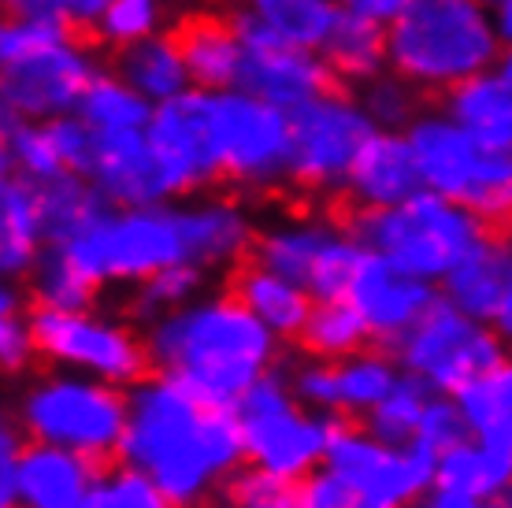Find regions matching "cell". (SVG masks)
Masks as SVG:
<instances>
[{"instance_id":"6da1fadb","label":"cell","mask_w":512,"mask_h":508,"mask_svg":"<svg viewBox=\"0 0 512 508\" xmlns=\"http://www.w3.org/2000/svg\"><path fill=\"white\" fill-rule=\"evenodd\" d=\"M119 460L145 471L179 508H205L245 468V431L231 405L153 371L127 390Z\"/></svg>"},{"instance_id":"7a4b0ae2","label":"cell","mask_w":512,"mask_h":508,"mask_svg":"<svg viewBox=\"0 0 512 508\" xmlns=\"http://www.w3.org/2000/svg\"><path fill=\"white\" fill-rule=\"evenodd\" d=\"M279 334H271L249 308L227 293H201L179 312L145 323V345L156 371H164L212 405H238V397L264 371L279 364Z\"/></svg>"},{"instance_id":"3957f363","label":"cell","mask_w":512,"mask_h":508,"mask_svg":"<svg viewBox=\"0 0 512 508\" xmlns=\"http://www.w3.org/2000/svg\"><path fill=\"white\" fill-rule=\"evenodd\" d=\"M390 71L420 93H449L501 64L505 41L494 30L490 0H416L386 26Z\"/></svg>"},{"instance_id":"277c9868","label":"cell","mask_w":512,"mask_h":508,"mask_svg":"<svg viewBox=\"0 0 512 508\" xmlns=\"http://www.w3.org/2000/svg\"><path fill=\"white\" fill-rule=\"evenodd\" d=\"M12 420L30 442L75 449L90 460L119 457L127 431V386L49 368L15 390Z\"/></svg>"},{"instance_id":"5b68a950","label":"cell","mask_w":512,"mask_h":508,"mask_svg":"<svg viewBox=\"0 0 512 508\" xmlns=\"http://www.w3.org/2000/svg\"><path fill=\"white\" fill-rule=\"evenodd\" d=\"M423 186L472 208L490 230H512V145H494L457 115L420 112L409 123Z\"/></svg>"},{"instance_id":"8992f818","label":"cell","mask_w":512,"mask_h":508,"mask_svg":"<svg viewBox=\"0 0 512 508\" xmlns=\"http://www.w3.org/2000/svg\"><path fill=\"white\" fill-rule=\"evenodd\" d=\"M487 230L472 208L427 186L394 208H360L353 216V234L368 253L386 256L401 271L438 286Z\"/></svg>"},{"instance_id":"52a82bcc","label":"cell","mask_w":512,"mask_h":508,"mask_svg":"<svg viewBox=\"0 0 512 508\" xmlns=\"http://www.w3.org/2000/svg\"><path fill=\"white\" fill-rule=\"evenodd\" d=\"M64 249L97 286H138L164 267L193 264L186 216L175 201L108 208Z\"/></svg>"},{"instance_id":"ba28073f","label":"cell","mask_w":512,"mask_h":508,"mask_svg":"<svg viewBox=\"0 0 512 508\" xmlns=\"http://www.w3.org/2000/svg\"><path fill=\"white\" fill-rule=\"evenodd\" d=\"M290 127H294L290 182L312 197L346 193L349 171L357 164L360 149L383 130L360 97L334 86L294 108Z\"/></svg>"},{"instance_id":"9c48e42d","label":"cell","mask_w":512,"mask_h":508,"mask_svg":"<svg viewBox=\"0 0 512 508\" xmlns=\"http://www.w3.org/2000/svg\"><path fill=\"white\" fill-rule=\"evenodd\" d=\"M34 334H38V353L49 368L82 371L93 379L134 386L149 375V345L145 334H138L130 323L97 312V308H34Z\"/></svg>"},{"instance_id":"30bf717a","label":"cell","mask_w":512,"mask_h":508,"mask_svg":"<svg viewBox=\"0 0 512 508\" xmlns=\"http://www.w3.org/2000/svg\"><path fill=\"white\" fill-rule=\"evenodd\" d=\"M212 130H216L219 171L242 190L264 193L290 182V149L294 127L290 112L256 97L249 89H216L212 93Z\"/></svg>"},{"instance_id":"8fae6325","label":"cell","mask_w":512,"mask_h":508,"mask_svg":"<svg viewBox=\"0 0 512 508\" xmlns=\"http://www.w3.org/2000/svg\"><path fill=\"white\" fill-rule=\"evenodd\" d=\"M390 349L401 371L427 382L435 394H457L475 375L505 360L509 345L494 323L468 316L453 301L438 297L435 308Z\"/></svg>"},{"instance_id":"7c38bea8","label":"cell","mask_w":512,"mask_h":508,"mask_svg":"<svg viewBox=\"0 0 512 508\" xmlns=\"http://www.w3.org/2000/svg\"><path fill=\"white\" fill-rule=\"evenodd\" d=\"M253 256L301 282L316 301L346 297L364 245L353 230L327 216H282L256 230Z\"/></svg>"},{"instance_id":"4fadbf2b","label":"cell","mask_w":512,"mask_h":508,"mask_svg":"<svg viewBox=\"0 0 512 508\" xmlns=\"http://www.w3.org/2000/svg\"><path fill=\"white\" fill-rule=\"evenodd\" d=\"M327 468H334L368 508H409L438 483V457L420 442H383L368 427H334Z\"/></svg>"},{"instance_id":"5bb4252c","label":"cell","mask_w":512,"mask_h":508,"mask_svg":"<svg viewBox=\"0 0 512 508\" xmlns=\"http://www.w3.org/2000/svg\"><path fill=\"white\" fill-rule=\"evenodd\" d=\"M149 149L156 156L164 190L171 201L193 197L212 186L219 171L216 130H212V93L208 89H186L175 101L153 108V119L145 127Z\"/></svg>"},{"instance_id":"9a60e30c","label":"cell","mask_w":512,"mask_h":508,"mask_svg":"<svg viewBox=\"0 0 512 508\" xmlns=\"http://www.w3.org/2000/svg\"><path fill=\"white\" fill-rule=\"evenodd\" d=\"M93 75H97L93 52L75 34H67L64 41L34 56L0 64V115L38 119V123L75 115Z\"/></svg>"},{"instance_id":"2e32d148","label":"cell","mask_w":512,"mask_h":508,"mask_svg":"<svg viewBox=\"0 0 512 508\" xmlns=\"http://www.w3.org/2000/svg\"><path fill=\"white\" fill-rule=\"evenodd\" d=\"M245 431V464L301 483L308 471L327 464L334 423L327 412H312L301 401L253 416H238Z\"/></svg>"},{"instance_id":"e0dca14e","label":"cell","mask_w":512,"mask_h":508,"mask_svg":"<svg viewBox=\"0 0 512 508\" xmlns=\"http://www.w3.org/2000/svg\"><path fill=\"white\" fill-rule=\"evenodd\" d=\"M346 297L364 316L375 342L394 345L435 308V301L442 297V286L420 279V275H409L397 264H390L386 256L364 249Z\"/></svg>"},{"instance_id":"ac0fdd59","label":"cell","mask_w":512,"mask_h":508,"mask_svg":"<svg viewBox=\"0 0 512 508\" xmlns=\"http://www.w3.org/2000/svg\"><path fill=\"white\" fill-rule=\"evenodd\" d=\"M245 49L253 45H294L323 52L327 38L342 19L338 0H223Z\"/></svg>"},{"instance_id":"d6986e66","label":"cell","mask_w":512,"mask_h":508,"mask_svg":"<svg viewBox=\"0 0 512 508\" xmlns=\"http://www.w3.org/2000/svg\"><path fill=\"white\" fill-rule=\"evenodd\" d=\"M82 175L104 193V201L112 204V208H138V204L171 201L145 130L97 134L90 164H86Z\"/></svg>"},{"instance_id":"ffe728a7","label":"cell","mask_w":512,"mask_h":508,"mask_svg":"<svg viewBox=\"0 0 512 508\" xmlns=\"http://www.w3.org/2000/svg\"><path fill=\"white\" fill-rule=\"evenodd\" d=\"M334 86V71L323 52L294 45H253L245 49L242 89L294 112Z\"/></svg>"},{"instance_id":"44dd1931","label":"cell","mask_w":512,"mask_h":508,"mask_svg":"<svg viewBox=\"0 0 512 508\" xmlns=\"http://www.w3.org/2000/svg\"><path fill=\"white\" fill-rule=\"evenodd\" d=\"M423 190L416 149L405 130H379L349 171L346 197L360 208H394Z\"/></svg>"},{"instance_id":"7402d4cb","label":"cell","mask_w":512,"mask_h":508,"mask_svg":"<svg viewBox=\"0 0 512 508\" xmlns=\"http://www.w3.org/2000/svg\"><path fill=\"white\" fill-rule=\"evenodd\" d=\"M97 479V460L49 442H23L15 508H82Z\"/></svg>"},{"instance_id":"603a6c76","label":"cell","mask_w":512,"mask_h":508,"mask_svg":"<svg viewBox=\"0 0 512 508\" xmlns=\"http://www.w3.org/2000/svg\"><path fill=\"white\" fill-rule=\"evenodd\" d=\"M186 234H190V260L205 271L238 267L256 245V223L249 208L234 197H205L193 193V201H182Z\"/></svg>"},{"instance_id":"cb8c5ba5","label":"cell","mask_w":512,"mask_h":508,"mask_svg":"<svg viewBox=\"0 0 512 508\" xmlns=\"http://www.w3.org/2000/svg\"><path fill=\"white\" fill-rule=\"evenodd\" d=\"M512 290V230H487L442 279V297L468 316L494 323Z\"/></svg>"},{"instance_id":"d4e9b609","label":"cell","mask_w":512,"mask_h":508,"mask_svg":"<svg viewBox=\"0 0 512 508\" xmlns=\"http://www.w3.org/2000/svg\"><path fill=\"white\" fill-rule=\"evenodd\" d=\"M231 293L271 334H279L282 342L301 338L308 316L316 308V297L301 282H294L290 275L268 267L264 260H256V256L238 264V271H234L231 279Z\"/></svg>"},{"instance_id":"484cf974","label":"cell","mask_w":512,"mask_h":508,"mask_svg":"<svg viewBox=\"0 0 512 508\" xmlns=\"http://www.w3.org/2000/svg\"><path fill=\"white\" fill-rule=\"evenodd\" d=\"M45 219H41V182L23 175H4L0 182V275L23 282L41 249H45Z\"/></svg>"},{"instance_id":"4316f807","label":"cell","mask_w":512,"mask_h":508,"mask_svg":"<svg viewBox=\"0 0 512 508\" xmlns=\"http://www.w3.org/2000/svg\"><path fill=\"white\" fill-rule=\"evenodd\" d=\"M179 41L186 52V67L197 89H234L242 86V67H245V41L231 19L219 15H193L179 26Z\"/></svg>"},{"instance_id":"83f0119b","label":"cell","mask_w":512,"mask_h":508,"mask_svg":"<svg viewBox=\"0 0 512 508\" xmlns=\"http://www.w3.org/2000/svg\"><path fill=\"white\" fill-rule=\"evenodd\" d=\"M116 71L153 104L175 101L186 89H193L179 34H164V30L134 41L127 49H116Z\"/></svg>"},{"instance_id":"f1b7e54d","label":"cell","mask_w":512,"mask_h":508,"mask_svg":"<svg viewBox=\"0 0 512 508\" xmlns=\"http://www.w3.org/2000/svg\"><path fill=\"white\" fill-rule=\"evenodd\" d=\"M438 486L461 490L475 501H498L512 486V453L472 434L438 457Z\"/></svg>"},{"instance_id":"f546056e","label":"cell","mask_w":512,"mask_h":508,"mask_svg":"<svg viewBox=\"0 0 512 508\" xmlns=\"http://www.w3.org/2000/svg\"><path fill=\"white\" fill-rule=\"evenodd\" d=\"M446 112L494 145H512V78L501 67L468 78L446 93Z\"/></svg>"},{"instance_id":"4dcf8cb0","label":"cell","mask_w":512,"mask_h":508,"mask_svg":"<svg viewBox=\"0 0 512 508\" xmlns=\"http://www.w3.org/2000/svg\"><path fill=\"white\" fill-rule=\"evenodd\" d=\"M112 204L86 175L64 171L52 182H41V219H45V242L71 245L78 234L97 223Z\"/></svg>"},{"instance_id":"1f68e13d","label":"cell","mask_w":512,"mask_h":508,"mask_svg":"<svg viewBox=\"0 0 512 508\" xmlns=\"http://www.w3.org/2000/svg\"><path fill=\"white\" fill-rule=\"evenodd\" d=\"M323 56L331 64L334 78L364 86L368 78L383 75L390 67V45H386V26L342 12L334 34L323 45Z\"/></svg>"},{"instance_id":"d6a6232c","label":"cell","mask_w":512,"mask_h":508,"mask_svg":"<svg viewBox=\"0 0 512 508\" xmlns=\"http://www.w3.org/2000/svg\"><path fill=\"white\" fill-rule=\"evenodd\" d=\"M153 101H145L127 78L112 71H97L90 89L78 101V119L97 134H123V130H145L153 119Z\"/></svg>"},{"instance_id":"836d02e7","label":"cell","mask_w":512,"mask_h":508,"mask_svg":"<svg viewBox=\"0 0 512 508\" xmlns=\"http://www.w3.org/2000/svg\"><path fill=\"white\" fill-rule=\"evenodd\" d=\"M0 160H4V175H23L30 182H52L64 175V156L56 149L49 123L38 119H15V115H0Z\"/></svg>"},{"instance_id":"e575fe53","label":"cell","mask_w":512,"mask_h":508,"mask_svg":"<svg viewBox=\"0 0 512 508\" xmlns=\"http://www.w3.org/2000/svg\"><path fill=\"white\" fill-rule=\"evenodd\" d=\"M401 379V364L386 349H360V353L334 360V382H338V412L364 416L383 401L394 382Z\"/></svg>"},{"instance_id":"d590c367","label":"cell","mask_w":512,"mask_h":508,"mask_svg":"<svg viewBox=\"0 0 512 508\" xmlns=\"http://www.w3.org/2000/svg\"><path fill=\"white\" fill-rule=\"evenodd\" d=\"M26 297L34 301V308H90L97 282L71 260L64 245H45L34 271L26 275Z\"/></svg>"},{"instance_id":"8d00e7d4","label":"cell","mask_w":512,"mask_h":508,"mask_svg":"<svg viewBox=\"0 0 512 508\" xmlns=\"http://www.w3.org/2000/svg\"><path fill=\"white\" fill-rule=\"evenodd\" d=\"M368 342H372V331L349 297L316 301L305 331H301L305 353L320 356V360H346V356L368 349Z\"/></svg>"},{"instance_id":"74e56055","label":"cell","mask_w":512,"mask_h":508,"mask_svg":"<svg viewBox=\"0 0 512 508\" xmlns=\"http://www.w3.org/2000/svg\"><path fill=\"white\" fill-rule=\"evenodd\" d=\"M453 397H457L472 434H479V438L501 431V427H512V356L498 360L483 375H475Z\"/></svg>"},{"instance_id":"f35d334b","label":"cell","mask_w":512,"mask_h":508,"mask_svg":"<svg viewBox=\"0 0 512 508\" xmlns=\"http://www.w3.org/2000/svg\"><path fill=\"white\" fill-rule=\"evenodd\" d=\"M205 279L208 271L197 264L164 267V271H156V275H149L145 282L134 286L130 312L141 323H153V319L167 316V312H179V308H186L190 301H197L205 293Z\"/></svg>"},{"instance_id":"ab89813d","label":"cell","mask_w":512,"mask_h":508,"mask_svg":"<svg viewBox=\"0 0 512 508\" xmlns=\"http://www.w3.org/2000/svg\"><path fill=\"white\" fill-rule=\"evenodd\" d=\"M431 394H435V390H431L427 382H420L416 375H409V371H401V379L394 382V390H390L372 412H364V427H368L375 438H383V442H394V445L416 442L423 408H427Z\"/></svg>"},{"instance_id":"60d3db41","label":"cell","mask_w":512,"mask_h":508,"mask_svg":"<svg viewBox=\"0 0 512 508\" xmlns=\"http://www.w3.org/2000/svg\"><path fill=\"white\" fill-rule=\"evenodd\" d=\"M82 508H179L145 471L119 464V468L97 471L90 497Z\"/></svg>"},{"instance_id":"b9f144b4","label":"cell","mask_w":512,"mask_h":508,"mask_svg":"<svg viewBox=\"0 0 512 508\" xmlns=\"http://www.w3.org/2000/svg\"><path fill=\"white\" fill-rule=\"evenodd\" d=\"M167 19V0H112V8L97 23L93 38L104 49H127L134 41L160 34Z\"/></svg>"},{"instance_id":"7bdbcfd3","label":"cell","mask_w":512,"mask_h":508,"mask_svg":"<svg viewBox=\"0 0 512 508\" xmlns=\"http://www.w3.org/2000/svg\"><path fill=\"white\" fill-rule=\"evenodd\" d=\"M357 97L383 130H409V123L420 115V89L390 67L383 75L368 78Z\"/></svg>"},{"instance_id":"ee69618b","label":"cell","mask_w":512,"mask_h":508,"mask_svg":"<svg viewBox=\"0 0 512 508\" xmlns=\"http://www.w3.org/2000/svg\"><path fill=\"white\" fill-rule=\"evenodd\" d=\"M67 34H71V26L56 12H12L0 26V64L34 56V52L64 41Z\"/></svg>"},{"instance_id":"f6af8a7d","label":"cell","mask_w":512,"mask_h":508,"mask_svg":"<svg viewBox=\"0 0 512 508\" xmlns=\"http://www.w3.org/2000/svg\"><path fill=\"white\" fill-rule=\"evenodd\" d=\"M464 438H472V427H468V420H464L457 397L453 394H431V401H427V408H423L416 442H420L423 449H431L435 457H442L446 449L461 445Z\"/></svg>"},{"instance_id":"bcb514c9","label":"cell","mask_w":512,"mask_h":508,"mask_svg":"<svg viewBox=\"0 0 512 508\" xmlns=\"http://www.w3.org/2000/svg\"><path fill=\"white\" fill-rule=\"evenodd\" d=\"M227 501H234L238 508H301L297 505V483L253 468V464H245L231 479Z\"/></svg>"},{"instance_id":"7dc6e473","label":"cell","mask_w":512,"mask_h":508,"mask_svg":"<svg viewBox=\"0 0 512 508\" xmlns=\"http://www.w3.org/2000/svg\"><path fill=\"white\" fill-rule=\"evenodd\" d=\"M290 386H294L297 401L312 412H327L338 416V382H334V360L308 356L301 364L290 368Z\"/></svg>"},{"instance_id":"c3c4849f","label":"cell","mask_w":512,"mask_h":508,"mask_svg":"<svg viewBox=\"0 0 512 508\" xmlns=\"http://www.w3.org/2000/svg\"><path fill=\"white\" fill-rule=\"evenodd\" d=\"M38 334L30 316H0V368L4 375H23L38 360Z\"/></svg>"},{"instance_id":"681fc988","label":"cell","mask_w":512,"mask_h":508,"mask_svg":"<svg viewBox=\"0 0 512 508\" xmlns=\"http://www.w3.org/2000/svg\"><path fill=\"white\" fill-rule=\"evenodd\" d=\"M297 505L301 508H357V494H353V486L338 475L334 468H316L308 471L305 479L297 483Z\"/></svg>"},{"instance_id":"f907efd6","label":"cell","mask_w":512,"mask_h":508,"mask_svg":"<svg viewBox=\"0 0 512 508\" xmlns=\"http://www.w3.org/2000/svg\"><path fill=\"white\" fill-rule=\"evenodd\" d=\"M52 138H56V149L64 156V167L67 171H86L90 164V153H93V141H97V130L86 127L78 115H64V119H52Z\"/></svg>"},{"instance_id":"816d5d0a","label":"cell","mask_w":512,"mask_h":508,"mask_svg":"<svg viewBox=\"0 0 512 508\" xmlns=\"http://www.w3.org/2000/svg\"><path fill=\"white\" fill-rule=\"evenodd\" d=\"M52 4H56L60 19L78 34H93L97 23L104 19V12L112 8V0H52Z\"/></svg>"},{"instance_id":"f5cc1de1","label":"cell","mask_w":512,"mask_h":508,"mask_svg":"<svg viewBox=\"0 0 512 508\" xmlns=\"http://www.w3.org/2000/svg\"><path fill=\"white\" fill-rule=\"evenodd\" d=\"M338 4H342V12H349V15H360V19H372V23H379V26H390L409 12L416 0H338Z\"/></svg>"},{"instance_id":"db71d44e","label":"cell","mask_w":512,"mask_h":508,"mask_svg":"<svg viewBox=\"0 0 512 508\" xmlns=\"http://www.w3.org/2000/svg\"><path fill=\"white\" fill-rule=\"evenodd\" d=\"M409 508H483V501L461 494V490H449V486H431L423 497H416Z\"/></svg>"},{"instance_id":"11a10c76","label":"cell","mask_w":512,"mask_h":508,"mask_svg":"<svg viewBox=\"0 0 512 508\" xmlns=\"http://www.w3.org/2000/svg\"><path fill=\"white\" fill-rule=\"evenodd\" d=\"M490 19L505 45H512V0H490Z\"/></svg>"},{"instance_id":"9f6ffc18","label":"cell","mask_w":512,"mask_h":508,"mask_svg":"<svg viewBox=\"0 0 512 508\" xmlns=\"http://www.w3.org/2000/svg\"><path fill=\"white\" fill-rule=\"evenodd\" d=\"M23 312V290H19V282L4 279L0 286V316H19Z\"/></svg>"},{"instance_id":"6f0895ef","label":"cell","mask_w":512,"mask_h":508,"mask_svg":"<svg viewBox=\"0 0 512 508\" xmlns=\"http://www.w3.org/2000/svg\"><path fill=\"white\" fill-rule=\"evenodd\" d=\"M494 327H498V334L505 338V345L512 349V290H509V297H505V305H501L498 319H494Z\"/></svg>"},{"instance_id":"680465c9","label":"cell","mask_w":512,"mask_h":508,"mask_svg":"<svg viewBox=\"0 0 512 508\" xmlns=\"http://www.w3.org/2000/svg\"><path fill=\"white\" fill-rule=\"evenodd\" d=\"M4 4H8L12 12H56V4H52V0H4Z\"/></svg>"},{"instance_id":"91938a15","label":"cell","mask_w":512,"mask_h":508,"mask_svg":"<svg viewBox=\"0 0 512 508\" xmlns=\"http://www.w3.org/2000/svg\"><path fill=\"white\" fill-rule=\"evenodd\" d=\"M498 67L512 78V45H505V52H501V64H498Z\"/></svg>"},{"instance_id":"94428289","label":"cell","mask_w":512,"mask_h":508,"mask_svg":"<svg viewBox=\"0 0 512 508\" xmlns=\"http://www.w3.org/2000/svg\"><path fill=\"white\" fill-rule=\"evenodd\" d=\"M483 508H509V501H505V497H498V501H483Z\"/></svg>"},{"instance_id":"6125c7cd","label":"cell","mask_w":512,"mask_h":508,"mask_svg":"<svg viewBox=\"0 0 512 508\" xmlns=\"http://www.w3.org/2000/svg\"><path fill=\"white\" fill-rule=\"evenodd\" d=\"M205 508H238V505H234V501H219V505H212V501H208Z\"/></svg>"},{"instance_id":"be15d7a7","label":"cell","mask_w":512,"mask_h":508,"mask_svg":"<svg viewBox=\"0 0 512 508\" xmlns=\"http://www.w3.org/2000/svg\"><path fill=\"white\" fill-rule=\"evenodd\" d=\"M505 501H509V508H512V486H509V494H505Z\"/></svg>"},{"instance_id":"e7e4bbea","label":"cell","mask_w":512,"mask_h":508,"mask_svg":"<svg viewBox=\"0 0 512 508\" xmlns=\"http://www.w3.org/2000/svg\"><path fill=\"white\" fill-rule=\"evenodd\" d=\"M357 508H368V505H357Z\"/></svg>"}]
</instances>
